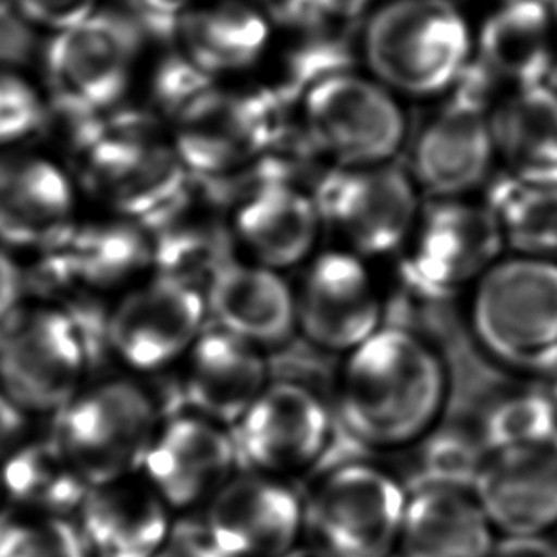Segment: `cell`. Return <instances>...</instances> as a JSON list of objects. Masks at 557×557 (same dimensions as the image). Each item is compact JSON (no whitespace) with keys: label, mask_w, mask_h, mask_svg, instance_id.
<instances>
[{"label":"cell","mask_w":557,"mask_h":557,"mask_svg":"<svg viewBox=\"0 0 557 557\" xmlns=\"http://www.w3.org/2000/svg\"><path fill=\"white\" fill-rule=\"evenodd\" d=\"M449 379L436 350L414 333L379 327L347 355L339 413L358 444L391 451L429 434L444 411Z\"/></svg>","instance_id":"cell-1"},{"label":"cell","mask_w":557,"mask_h":557,"mask_svg":"<svg viewBox=\"0 0 557 557\" xmlns=\"http://www.w3.org/2000/svg\"><path fill=\"white\" fill-rule=\"evenodd\" d=\"M468 322L500 368L557 376V261L505 253L470 289Z\"/></svg>","instance_id":"cell-2"},{"label":"cell","mask_w":557,"mask_h":557,"mask_svg":"<svg viewBox=\"0 0 557 557\" xmlns=\"http://www.w3.org/2000/svg\"><path fill=\"white\" fill-rule=\"evenodd\" d=\"M129 119H81L75 134L81 185L114 218L139 221L180 198L187 170L170 139Z\"/></svg>","instance_id":"cell-3"},{"label":"cell","mask_w":557,"mask_h":557,"mask_svg":"<svg viewBox=\"0 0 557 557\" xmlns=\"http://www.w3.org/2000/svg\"><path fill=\"white\" fill-rule=\"evenodd\" d=\"M470 30L445 0H394L371 17L363 53L392 94L432 98L451 90L470 63Z\"/></svg>","instance_id":"cell-4"},{"label":"cell","mask_w":557,"mask_h":557,"mask_svg":"<svg viewBox=\"0 0 557 557\" xmlns=\"http://www.w3.org/2000/svg\"><path fill=\"white\" fill-rule=\"evenodd\" d=\"M407 490L388 470L352 460L330 468L302 495V543L317 557H392Z\"/></svg>","instance_id":"cell-5"},{"label":"cell","mask_w":557,"mask_h":557,"mask_svg":"<svg viewBox=\"0 0 557 557\" xmlns=\"http://www.w3.org/2000/svg\"><path fill=\"white\" fill-rule=\"evenodd\" d=\"M151 396L129 381H106L76 394L55 413L53 440L90 487L137 475L159 430Z\"/></svg>","instance_id":"cell-6"},{"label":"cell","mask_w":557,"mask_h":557,"mask_svg":"<svg viewBox=\"0 0 557 557\" xmlns=\"http://www.w3.org/2000/svg\"><path fill=\"white\" fill-rule=\"evenodd\" d=\"M86 343L55 305H22L0 324V391L25 413H58L83 391Z\"/></svg>","instance_id":"cell-7"},{"label":"cell","mask_w":557,"mask_h":557,"mask_svg":"<svg viewBox=\"0 0 557 557\" xmlns=\"http://www.w3.org/2000/svg\"><path fill=\"white\" fill-rule=\"evenodd\" d=\"M139 50L128 17L98 10L69 29L50 35L45 76L50 98L71 119L103 116L126 96Z\"/></svg>","instance_id":"cell-8"},{"label":"cell","mask_w":557,"mask_h":557,"mask_svg":"<svg viewBox=\"0 0 557 557\" xmlns=\"http://www.w3.org/2000/svg\"><path fill=\"white\" fill-rule=\"evenodd\" d=\"M495 88L487 71L470 61L451 88L457 96L422 128L411 177L436 200L468 198L490 182L497 162L491 129Z\"/></svg>","instance_id":"cell-9"},{"label":"cell","mask_w":557,"mask_h":557,"mask_svg":"<svg viewBox=\"0 0 557 557\" xmlns=\"http://www.w3.org/2000/svg\"><path fill=\"white\" fill-rule=\"evenodd\" d=\"M302 124L318 151L339 168L386 164L406 139V116L383 84L327 73L305 91Z\"/></svg>","instance_id":"cell-10"},{"label":"cell","mask_w":557,"mask_h":557,"mask_svg":"<svg viewBox=\"0 0 557 557\" xmlns=\"http://www.w3.org/2000/svg\"><path fill=\"white\" fill-rule=\"evenodd\" d=\"M406 244L407 282L430 297L472 289L506 253L503 234L487 203L468 198L436 200L419 213Z\"/></svg>","instance_id":"cell-11"},{"label":"cell","mask_w":557,"mask_h":557,"mask_svg":"<svg viewBox=\"0 0 557 557\" xmlns=\"http://www.w3.org/2000/svg\"><path fill=\"white\" fill-rule=\"evenodd\" d=\"M322 225L339 234L350 251L379 257L401 248L419 219V187L411 175L386 164L337 168L318 187Z\"/></svg>","instance_id":"cell-12"},{"label":"cell","mask_w":557,"mask_h":557,"mask_svg":"<svg viewBox=\"0 0 557 557\" xmlns=\"http://www.w3.org/2000/svg\"><path fill=\"white\" fill-rule=\"evenodd\" d=\"M274 136L269 96L208 84L175 109L170 141L187 172L223 175L264 154Z\"/></svg>","instance_id":"cell-13"},{"label":"cell","mask_w":557,"mask_h":557,"mask_svg":"<svg viewBox=\"0 0 557 557\" xmlns=\"http://www.w3.org/2000/svg\"><path fill=\"white\" fill-rule=\"evenodd\" d=\"M206 297L180 278H157L128 289L116 302L107 337L124 366L154 373L180 362L202 335Z\"/></svg>","instance_id":"cell-14"},{"label":"cell","mask_w":557,"mask_h":557,"mask_svg":"<svg viewBox=\"0 0 557 557\" xmlns=\"http://www.w3.org/2000/svg\"><path fill=\"white\" fill-rule=\"evenodd\" d=\"M332 436V417L309 388L276 383L264 388L236 422L238 460L248 470L282 480L317 467Z\"/></svg>","instance_id":"cell-15"},{"label":"cell","mask_w":557,"mask_h":557,"mask_svg":"<svg viewBox=\"0 0 557 557\" xmlns=\"http://www.w3.org/2000/svg\"><path fill=\"white\" fill-rule=\"evenodd\" d=\"M198 523L231 557H286L302 543V493L289 480L236 472Z\"/></svg>","instance_id":"cell-16"},{"label":"cell","mask_w":557,"mask_h":557,"mask_svg":"<svg viewBox=\"0 0 557 557\" xmlns=\"http://www.w3.org/2000/svg\"><path fill=\"white\" fill-rule=\"evenodd\" d=\"M236 445L223 424L202 414L160 422L137 475L174 516L202 512L238 470Z\"/></svg>","instance_id":"cell-17"},{"label":"cell","mask_w":557,"mask_h":557,"mask_svg":"<svg viewBox=\"0 0 557 557\" xmlns=\"http://www.w3.org/2000/svg\"><path fill=\"white\" fill-rule=\"evenodd\" d=\"M297 327L327 352L348 355L381 327V299L368 264L350 249L314 257L295 294Z\"/></svg>","instance_id":"cell-18"},{"label":"cell","mask_w":557,"mask_h":557,"mask_svg":"<svg viewBox=\"0 0 557 557\" xmlns=\"http://www.w3.org/2000/svg\"><path fill=\"white\" fill-rule=\"evenodd\" d=\"M73 177L45 154L0 152V244L50 248L78 223Z\"/></svg>","instance_id":"cell-19"},{"label":"cell","mask_w":557,"mask_h":557,"mask_svg":"<svg viewBox=\"0 0 557 557\" xmlns=\"http://www.w3.org/2000/svg\"><path fill=\"white\" fill-rule=\"evenodd\" d=\"M472 493L498 536L552 535L557 529V447L487 453Z\"/></svg>","instance_id":"cell-20"},{"label":"cell","mask_w":557,"mask_h":557,"mask_svg":"<svg viewBox=\"0 0 557 557\" xmlns=\"http://www.w3.org/2000/svg\"><path fill=\"white\" fill-rule=\"evenodd\" d=\"M46 280L86 292H113L141 276L152 261V246L136 221L76 223L63 238L42 249Z\"/></svg>","instance_id":"cell-21"},{"label":"cell","mask_w":557,"mask_h":557,"mask_svg":"<svg viewBox=\"0 0 557 557\" xmlns=\"http://www.w3.org/2000/svg\"><path fill=\"white\" fill-rule=\"evenodd\" d=\"M81 520V533L96 557H154L177 523L139 475L91 487Z\"/></svg>","instance_id":"cell-22"},{"label":"cell","mask_w":557,"mask_h":557,"mask_svg":"<svg viewBox=\"0 0 557 557\" xmlns=\"http://www.w3.org/2000/svg\"><path fill=\"white\" fill-rule=\"evenodd\" d=\"M203 297L206 307L221 325L219 330L256 347L282 345L297 330L294 289L278 271L263 264H221Z\"/></svg>","instance_id":"cell-23"},{"label":"cell","mask_w":557,"mask_h":557,"mask_svg":"<svg viewBox=\"0 0 557 557\" xmlns=\"http://www.w3.org/2000/svg\"><path fill=\"white\" fill-rule=\"evenodd\" d=\"M187 394L195 413L219 424H236L269 386L263 348L225 330L206 332L185 356Z\"/></svg>","instance_id":"cell-24"},{"label":"cell","mask_w":557,"mask_h":557,"mask_svg":"<svg viewBox=\"0 0 557 557\" xmlns=\"http://www.w3.org/2000/svg\"><path fill=\"white\" fill-rule=\"evenodd\" d=\"M497 531L474 493L445 485H417L407 495L399 557H491Z\"/></svg>","instance_id":"cell-25"},{"label":"cell","mask_w":557,"mask_h":557,"mask_svg":"<svg viewBox=\"0 0 557 557\" xmlns=\"http://www.w3.org/2000/svg\"><path fill=\"white\" fill-rule=\"evenodd\" d=\"M322 218L317 200L287 183L257 188L234 213V233L253 263L284 271L309 259Z\"/></svg>","instance_id":"cell-26"},{"label":"cell","mask_w":557,"mask_h":557,"mask_svg":"<svg viewBox=\"0 0 557 557\" xmlns=\"http://www.w3.org/2000/svg\"><path fill=\"white\" fill-rule=\"evenodd\" d=\"M556 60L546 0H506L483 25L478 63L498 86L513 91L550 83Z\"/></svg>","instance_id":"cell-27"},{"label":"cell","mask_w":557,"mask_h":557,"mask_svg":"<svg viewBox=\"0 0 557 557\" xmlns=\"http://www.w3.org/2000/svg\"><path fill=\"white\" fill-rule=\"evenodd\" d=\"M497 160L506 174L533 183L557 185V88L539 84L506 91L491 111Z\"/></svg>","instance_id":"cell-28"},{"label":"cell","mask_w":557,"mask_h":557,"mask_svg":"<svg viewBox=\"0 0 557 557\" xmlns=\"http://www.w3.org/2000/svg\"><path fill=\"white\" fill-rule=\"evenodd\" d=\"M183 58L203 75H225L253 65L269 42V17L244 0H221L175 22Z\"/></svg>","instance_id":"cell-29"},{"label":"cell","mask_w":557,"mask_h":557,"mask_svg":"<svg viewBox=\"0 0 557 557\" xmlns=\"http://www.w3.org/2000/svg\"><path fill=\"white\" fill-rule=\"evenodd\" d=\"M485 203L510 253L557 261V185H533L506 174L491 183Z\"/></svg>","instance_id":"cell-30"},{"label":"cell","mask_w":557,"mask_h":557,"mask_svg":"<svg viewBox=\"0 0 557 557\" xmlns=\"http://www.w3.org/2000/svg\"><path fill=\"white\" fill-rule=\"evenodd\" d=\"M0 482L15 500L42 506L55 513L81 508L91 490L71 467L53 437L50 442L17 447L7 460Z\"/></svg>","instance_id":"cell-31"},{"label":"cell","mask_w":557,"mask_h":557,"mask_svg":"<svg viewBox=\"0 0 557 557\" xmlns=\"http://www.w3.org/2000/svg\"><path fill=\"white\" fill-rule=\"evenodd\" d=\"M478 442L485 453L556 447L557 401L554 394L528 388L497 399L483 417Z\"/></svg>","instance_id":"cell-32"},{"label":"cell","mask_w":557,"mask_h":557,"mask_svg":"<svg viewBox=\"0 0 557 557\" xmlns=\"http://www.w3.org/2000/svg\"><path fill=\"white\" fill-rule=\"evenodd\" d=\"M0 557H90L81 529L63 520L0 521Z\"/></svg>","instance_id":"cell-33"},{"label":"cell","mask_w":557,"mask_h":557,"mask_svg":"<svg viewBox=\"0 0 557 557\" xmlns=\"http://www.w3.org/2000/svg\"><path fill=\"white\" fill-rule=\"evenodd\" d=\"M42 91L22 71L0 63V151L33 136L45 122Z\"/></svg>","instance_id":"cell-34"},{"label":"cell","mask_w":557,"mask_h":557,"mask_svg":"<svg viewBox=\"0 0 557 557\" xmlns=\"http://www.w3.org/2000/svg\"><path fill=\"white\" fill-rule=\"evenodd\" d=\"M487 453L475 440L449 437L440 440L424 455V472L417 485H445L459 490H474L475 478L480 474Z\"/></svg>","instance_id":"cell-35"},{"label":"cell","mask_w":557,"mask_h":557,"mask_svg":"<svg viewBox=\"0 0 557 557\" xmlns=\"http://www.w3.org/2000/svg\"><path fill=\"white\" fill-rule=\"evenodd\" d=\"M23 22L46 33H60L96 14L99 0H10Z\"/></svg>","instance_id":"cell-36"},{"label":"cell","mask_w":557,"mask_h":557,"mask_svg":"<svg viewBox=\"0 0 557 557\" xmlns=\"http://www.w3.org/2000/svg\"><path fill=\"white\" fill-rule=\"evenodd\" d=\"M154 557H231L206 535L198 521H177L174 533Z\"/></svg>","instance_id":"cell-37"},{"label":"cell","mask_w":557,"mask_h":557,"mask_svg":"<svg viewBox=\"0 0 557 557\" xmlns=\"http://www.w3.org/2000/svg\"><path fill=\"white\" fill-rule=\"evenodd\" d=\"M257 8L269 20L289 27L314 30L327 22L318 0H257Z\"/></svg>","instance_id":"cell-38"},{"label":"cell","mask_w":557,"mask_h":557,"mask_svg":"<svg viewBox=\"0 0 557 557\" xmlns=\"http://www.w3.org/2000/svg\"><path fill=\"white\" fill-rule=\"evenodd\" d=\"M23 276L14 257L0 244V324L22 307Z\"/></svg>","instance_id":"cell-39"},{"label":"cell","mask_w":557,"mask_h":557,"mask_svg":"<svg viewBox=\"0 0 557 557\" xmlns=\"http://www.w3.org/2000/svg\"><path fill=\"white\" fill-rule=\"evenodd\" d=\"M491 557H557L552 535L498 536Z\"/></svg>","instance_id":"cell-40"},{"label":"cell","mask_w":557,"mask_h":557,"mask_svg":"<svg viewBox=\"0 0 557 557\" xmlns=\"http://www.w3.org/2000/svg\"><path fill=\"white\" fill-rule=\"evenodd\" d=\"M139 15L154 30H174L175 22L187 12L188 0H134Z\"/></svg>","instance_id":"cell-41"},{"label":"cell","mask_w":557,"mask_h":557,"mask_svg":"<svg viewBox=\"0 0 557 557\" xmlns=\"http://www.w3.org/2000/svg\"><path fill=\"white\" fill-rule=\"evenodd\" d=\"M27 430V413L0 391V449L22 440Z\"/></svg>","instance_id":"cell-42"},{"label":"cell","mask_w":557,"mask_h":557,"mask_svg":"<svg viewBox=\"0 0 557 557\" xmlns=\"http://www.w3.org/2000/svg\"><path fill=\"white\" fill-rule=\"evenodd\" d=\"M368 2L370 0H318V4L327 20L355 17L362 12L363 8L368 7Z\"/></svg>","instance_id":"cell-43"},{"label":"cell","mask_w":557,"mask_h":557,"mask_svg":"<svg viewBox=\"0 0 557 557\" xmlns=\"http://www.w3.org/2000/svg\"><path fill=\"white\" fill-rule=\"evenodd\" d=\"M548 8H550L552 23H554V35H556V58H557V0H546ZM556 75H557V60H556Z\"/></svg>","instance_id":"cell-44"},{"label":"cell","mask_w":557,"mask_h":557,"mask_svg":"<svg viewBox=\"0 0 557 557\" xmlns=\"http://www.w3.org/2000/svg\"><path fill=\"white\" fill-rule=\"evenodd\" d=\"M286 557H317L312 552L307 550V548H302V546H299L297 550L292 552V554H287Z\"/></svg>","instance_id":"cell-45"},{"label":"cell","mask_w":557,"mask_h":557,"mask_svg":"<svg viewBox=\"0 0 557 557\" xmlns=\"http://www.w3.org/2000/svg\"><path fill=\"white\" fill-rule=\"evenodd\" d=\"M552 394H554V398H556V401H557V376H556V384H554V388H552Z\"/></svg>","instance_id":"cell-46"}]
</instances>
